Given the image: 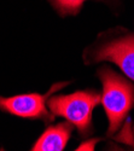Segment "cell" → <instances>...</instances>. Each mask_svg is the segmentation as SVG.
<instances>
[{"mask_svg": "<svg viewBox=\"0 0 134 151\" xmlns=\"http://www.w3.org/2000/svg\"><path fill=\"white\" fill-rule=\"evenodd\" d=\"M98 76L103 85L100 102L109 120V134H113L134 105V86L110 68H102Z\"/></svg>", "mask_w": 134, "mask_h": 151, "instance_id": "1", "label": "cell"}, {"mask_svg": "<svg viewBox=\"0 0 134 151\" xmlns=\"http://www.w3.org/2000/svg\"><path fill=\"white\" fill-rule=\"evenodd\" d=\"M100 103V94L94 91H79L65 96H54L47 99V106L54 116L65 119L77 128L82 135L92 131V112Z\"/></svg>", "mask_w": 134, "mask_h": 151, "instance_id": "2", "label": "cell"}, {"mask_svg": "<svg viewBox=\"0 0 134 151\" xmlns=\"http://www.w3.org/2000/svg\"><path fill=\"white\" fill-rule=\"evenodd\" d=\"M68 83L69 82L54 83L45 94L26 93V94L12 96V97L0 96V110L17 117L42 120L46 123H48L54 119V115L46 106L47 99L56 91H59L60 88L68 86Z\"/></svg>", "mask_w": 134, "mask_h": 151, "instance_id": "3", "label": "cell"}, {"mask_svg": "<svg viewBox=\"0 0 134 151\" xmlns=\"http://www.w3.org/2000/svg\"><path fill=\"white\" fill-rule=\"evenodd\" d=\"M94 62H113L134 81V34L107 41L93 53Z\"/></svg>", "mask_w": 134, "mask_h": 151, "instance_id": "4", "label": "cell"}, {"mask_svg": "<svg viewBox=\"0 0 134 151\" xmlns=\"http://www.w3.org/2000/svg\"><path fill=\"white\" fill-rule=\"evenodd\" d=\"M71 123H58L48 127L33 145V151H62L71 134Z\"/></svg>", "mask_w": 134, "mask_h": 151, "instance_id": "5", "label": "cell"}, {"mask_svg": "<svg viewBox=\"0 0 134 151\" xmlns=\"http://www.w3.org/2000/svg\"><path fill=\"white\" fill-rule=\"evenodd\" d=\"M85 1H87V0H50L52 6L62 16L79 14Z\"/></svg>", "mask_w": 134, "mask_h": 151, "instance_id": "6", "label": "cell"}, {"mask_svg": "<svg viewBox=\"0 0 134 151\" xmlns=\"http://www.w3.org/2000/svg\"><path fill=\"white\" fill-rule=\"evenodd\" d=\"M97 142H98V139H92V140H87V142H85V143H82L76 150H90V151H92V150H94V146H95V144H97Z\"/></svg>", "mask_w": 134, "mask_h": 151, "instance_id": "7", "label": "cell"}]
</instances>
